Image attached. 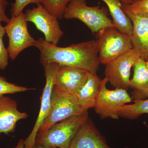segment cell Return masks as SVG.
I'll use <instances>...</instances> for the list:
<instances>
[{"instance_id":"cell-28","label":"cell","mask_w":148,"mask_h":148,"mask_svg":"<svg viewBox=\"0 0 148 148\" xmlns=\"http://www.w3.org/2000/svg\"><path fill=\"white\" fill-rule=\"evenodd\" d=\"M137 0H121V3L127 5H131L135 2Z\"/></svg>"},{"instance_id":"cell-6","label":"cell","mask_w":148,"mask_h":148,"mask_svg":"<svg viewBox=\"0 0 148 148\" xmlns=\"http://www.w3.org/2000/svg\"><path fill=\"white\" fill-rule=\"evenodd\" d=\"M106 78L102 80L100 92L96 99L94 110L101 119H118V112L125 105L132 101L127 90L123 88L109 90L106 87Z\"/></svg>"},{"instance_id":"cell-19","label":"cell","mask_w":148,"mask_h":148,"mask_svg":"<svg viewBox=\"0 0 148 148\" xmlns=\"http://www.w3.org/2000/svg\"><path fill=\"white\" fill-rule=\"evenodd\" d=\"M71 0H42V4L44 8L53 16L61 19L63 18L64 12Z\"/></svg>"},{"instance_id":"cell-13","label":"cell","mask_w":148,"mask_h":148,"mask_svg":"<svg viewBox=\"0 0 148 148\" xmlns=\"http://www.w3.org/2000/svg\"><path fill=\"white\" fill-rule=\"evenodd\" d=\"M69 148H112L89 118L72 140Z\"/></svg>"},{"instance_id":"cell-14","label":"cell","mask_w":148,"mask_h":148,"mask_svg":"<svg viewBox=\"0 0 148 148\" xmlns=\"http://www.w3.org/2000/svg\"><path fill=\"white\" fill-rule=\"evenodd\" d=\"M5 95H0V134L8 135L14 131L17 122L28 115L18 110L15 100Z\"/></svg>"},{"instance_id":"cell-16","label":"cell","mask_w":148,"mask_h":148,"mask_svg":"<svg viewBox=\"0 0 148 148\" xmlns=\"http://www.w3.org/2000/svg\"><path fill=\"white\" fill-rule=\"evenodd\" d=\"M102 1L108 6L116 29L123 34L132 36L133 33L132 22L123 10L121 0Z\"/></svg>"},{"instance_id":"cell-10","label":"cell","mask_w":148,"mask_h":148,"mask_svg":"<svg viewBox=\"0 0 148 148\" xmlns=\"http://www.w3.org/2000/svg\"><path fill=\"white\" fill-rule=\"evenodd\" d=\"M58 66V64L56 63H51L44 66L46 83L41 98L39 113L33 130L24 140V148H32L34 145L39 130L50 112L53 79Z\"/></svg>"},{"instance_id":"cell-1","label":"cell","mask_w":148,"mask_h":148,"mask_svg":"<svg viewBox=\"0 0 148 148\" xmlns=\"http://www.w3.org/2000/svg\"><path fill=\"white\" fill-rule=\"evenodd\" d=\"M40 52V61L43 66L51 63L59 66H69L84 69L97 74L100 63L98 47L95 40L59 47L40 38L34 45Z\"/></svg>"},{"instance_id":"cell-22","label":"cell","mask_w":148,"mask_h":148,"mask_svg":"<svg viewBox=\"0 0 148 148\" xmlns=\"http://www.w3.org/2000/svg\"><path fill=\"white\" fill-rule=\"evenodd\" d=\"M42 0H15L12 4L10 10L11 16H16L23 12L24 8L30 4L35 3L37 5L41 4Z\"/></svg>"},{"instance_id":"cell-4","label":"cell","mask_w":148,"mask_h":148,"mask_svg":"<svg viewBox=\"0 0 148 148\" xmlns=\"http://www.w3.org/2000/svg\"><path fill=\"white\" fill-rule=\"evenodd\" d=\"M86 113L88 111L80 106L74 95L61 92L53 87L50 112L37 135L44 133L59 122Z\"/></svg>"},{"instance_id":"cell-15","label":"cell","mask_w":148,"mask_h":148,"mask_svg":"<svg viewBox=\"0 0 148 148\" xmlns=\"http://www.w3.org/2000/svg\"><path fill=\"white\" fill-rule=\"evenodd\" d=\"M101 82L97 74L89 73L85 82L74 95L80 106L86 110L94 108Z\"/></svg>"},{"instance_id":"cell-23","label":"cell","mask_w":148,"mask_h":148,"mask_svg":"<svg viewBox=\"0 0 148 148\" xmlns=\"http://www.w3.org/2000/svg\"><path fill=\"white\" fill-rule=\"evenodd\" d=\"M125 5L132 12L142 13L148 16V0H137L132 4Z\"/></svg>"},{"instance_id":"cell-7","label":"cell","mask_w":148,"mask_h":148,"mask_svg":"<svg viewBox=\"0 0 148 148\" xmlns=\"http://www.w3.org/2000/svg\"><path fill=\"white\" fill-rule=\"evenodd\" d=\"M4 28L8 38L7 49L9 58L12 61L16 59L22 51L34 46L36 40L29 34L24 12L16 16H11Z\"/></svg>"},{"instance_id":"cell-31","label":"cell","mask_w":148,"mask_h":148,"mask_svg":"<svg viewBox=\"0 0 148 148\" xmlns=\"http://www.w3.org/2000/svg\"><path fill=\"white\" fill-rule=\"evenodd\" d=\"M124 148H129V147H125Z\"/></svg>"},{"instance_id":"cell-11","label":"cell","mask_w":148,"mask_h":148,"mask_svg":"<svg viewBox=\"0 0 148 148\" xmlns=\"http://www.w3.org/2000/svg\"><path fill=\"white\" fill-rule=\"evenodd\" d=\"M88 73L80 68L58 65L53 79V87L74 95L85 82Z\"/></svg>"},{"instance_id":"cell-30","label":"cell","mask_w":148,"mask_h":148,"mask_svg":"<svg viewBox=\"0 0 148 148\" xmlns=\"http://www.w3.org/2000/svg\"><path fill=\"white\" fill-rule=\"evenodd\" d=\"M53 148H57V147H53Z\"/></svg>"},{"instance_id":"cell-5","label":"cell","mask_w":148,"mask_h":148,"mask_svg":"<svg viewBox=\"0 0 148 148\" xmlns=\"http://www.w3.org/2000/svg\"><path fill=\"white\" fill-rule=\"evenodd\" d=\"M132 36L122 34L115 28H105L97 33L98 57L106 64L133 49Z\"/></svg>"},{"instance_id":"cell-27","label":"cell","mask_w":148,"mask_h":148,"mask_svg":"<svg viewBox=\"0 0 148 148\" xmlns=\"http://www.w3.org/2000/svg\"><path fill=\"white\" fill-rule=\"evenodd\" d=\"M32 148H53V147L43 145H40V144H36V143Z\"/></svg>"},{"instance_id":"cell-25","label":"cell","mask_w":148,"mask_h":148,"mask_svg":"<svg viewBox=\"0 0 148 148\" xmlns=\"http://www.w3.org/2000/svg\"><path fill=\"white\" fill-rule=\"evenodd\" d=\"M130 96L133 101L140 99H148V88L141 91L133 90Z\"/></svg>"},{"instance_id":"cell-29","label":"cell","mask_w":148,"mask_h":148,"mask_svg":"<svg viewBox=\"0 0 148 148\" xmlns=\"http://www.w3.org/2000/svg\"><path fill=\"white\" fill-rule=\"evenodd\" d=\"M146 63H147V67L148 69V61H146Z\"/></svg>"},{"instance_id":"cell-18","label":"cell","mask_w":148,"mask_h":148,"mask_svg":"<svg viewBox=\"0 0 148 148\" xmlns=\"http://www.w3.org/2000/svg\"><path fill=\"white\" fill-rule=\"evenodd\" d=\"M134 103L125 105L118 112L119 116L135 119L144 114H148V99L134 100Z\"/></svg>"},{"instance_id":"cell-20","label":"cell","mask_w":148,"mask_h":148,"mask_svg":"<svg viewBox=\"0 0 148 148\" xmlns=\"http://www.w3.org/2000/svg\"><path fill=\"white\" fill-rule=\"evenodd\" d=\"M32 89L33 88L16 85L9 82L3 77L0 76V95L25 92Z\"/></svg>"},{"instance_id":"cell-8","label":"cell","mask_w":148,"mask_h":148,"mask_svg":"<svg viewBox=\"0 0 148 148\" xmlns=\"http://www.w3.org/2000/svg\"><path fill=\"white\" fill-rule=\"evenodd\" d=\"M140 57V53L132 49L109 62L106 64L105 78L115 88L127 90L130 87V70Z\"/></svg>"},{"instance_id":"cell-26","label":"cell","mask_w":148,"mask_h":148,"mask_svg":"<svg viewBox=\"0 0 148 148\" xmlns=\"http://www.w3.org/2000/svg\"><path fill=\"white\" fill-rule=\"evenodd\" d=\"M24 140H20L18 142L17 145L14 148H24Z\"/></svg>"},{"instance_id":"cell-24","label":"cell","mask_w":148,"mask_h":148,"mask_svg":"<svg viewBox=\"0 0 148 148\" xmlns=\"http://www.w3.org/2000/svg\"><path fill=\"white\" fill-rule=\"evenodd\" d=\"M9 3L7 0H0V22L7 23L10 18L6 13Z\"/></svg>"},{"instance_id":"cell-2","label":"cell","mask_w":148,"mask_h":148,"mask_svg":"<svg viewBox=\"0 0 148 148\" xmlns=\"http://www.w3.org/2000/svg\"><path fill=\"white\" fill-rule=\"evenodd\" d=\"M108 14V10L106 8L89 6L86 0H71L65 10L63 18L78 19L94 34L105 28H115Z\"/></svg>"},{"instance_id":"cell-21","label":"cell","mask_w":148,"mask_h":148,"mask_svg":"<svg viewBox=\"0 0 148 148\" xmlns=\"http://www.w3.org/2000/svg\"><path fill=\"white\" fill-rule=\"evenodd\" d=\"M4 27L0 22V70H4L8 65L9 56L7 49L3 42V38L5 34Z\"/></svg>"},{"instance_id":"cell-9","label":"cell","mask_w":148,"mask_h":148,"mask_svg":"<svg viewBox=\"0 0 148 148\" xmlns=\"http://www.w3.org/2000/svg\"><path fill=\"white\" fill-rule=\"evenodd\" d=\"M27 22H32L44 35L47 42L57 45L64 34L59 25L58 18L49 13L41 4L25 11Z\"/></svg>"},{"instance_id":"cell-12","label":"cell","mask_w":148,"mask_h":148,"mask_svg":"<svg viewBox=\"0 0 148 148\" xmlns=\"http://www.w3.org/2000/svg\"><path fill=\"white\" fill-rule=\"evenodd\" d=\"M121 4L123 10L131 19L133 25L131 36L133 49L138 51L146 61H148V16L132 12L125 4Z\"/></svg>"},{"instance_id":"cell-3","label":"cell","mask_w":148,"mask_h":148,"mask_svg":"<svg viewBox=\"0 0 148 148\" xmlns=\"http://www.w3.org/2000/svg\"><path fill=\"white\" fill-rule=\"evenodd\" d=\"M88 118L86 113L59 122L37 135L36 143L52 147L69 148L78 130Z\"/></svg>"},{"instance_id":"cell-17","label":"cell","mask_w":148,"mask_h":148,"mask_svg":"<svg viewBox=\"0 0 148 148\" xmlns=\"http://www.w3.org/2000/svg\"><path fill=\"white\" fill-rule=\"evenodd\" d=\"M134 73L130 82V87L135 91L148 88V69L146 61L140 57L133 66Z\"/></svg>"}]
</instances>
